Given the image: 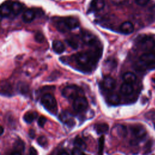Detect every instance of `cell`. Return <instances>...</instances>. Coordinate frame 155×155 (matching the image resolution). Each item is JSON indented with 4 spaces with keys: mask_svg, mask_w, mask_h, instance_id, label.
<instances>
[{
    "mask_svg": "<svg viewBox=\"0 0 155 155\" xmlns=\"http://www.w3.org/2000/svg\"><path fill=\"white\" fill-rule=\"evenodd\" d=\"M67 44L73 49H77L79 47V42L77 38L72 36L66 40Z\"/></svg>",
    "mask_w": 155,
    "mask_h": 155,
    "instance_id": "obj_25",
    "label": "cell"
},
{
    "mask_svg": "<svg viewBox=\"0 0 155 155\" xmlns=\"http://www.w3.org/2000/svg\"><path fill=\"white\" fill-rule=\"evenodd\" d=\"M104 147V136H102L99 140L98 144V155H102L103 150Z\"/></svg>",
    "mask_w": 155,
    "mask_h": 155,
    "instance_id": "obj_27",
    "label": "cell"
},
{
    "mask_svg": "<svg viewBox=\"0 0 155 155\" xmlns=\"http://www.w3.org/2000/svg\"><path fill=\"white\" fill-rule=\"evenodd\" d=\"M140 48L143 50L148 51H155V40L151 36H144L139 42Z\"/></svg>",
    "mask_w": 155,
    "mask_h": 155,
    "instance_id": "obj_7",
    "label": "cell"
},
{
    "mask_svg": "<svg viewBox=\"0 0 155 155\" xmlns=\"http://www.w3.org/2000/svg\"><path fill=\"white\" fill-rule=\"evenodd\" d=\"M1 16L2 18H7V17H10L11 15H12L11 5H10V1L5 2L1 5Z\"/></svg>",
    "mask_w": 155,
    "mask_h": 155,
    "instance_id": "obj_12",
    "label": "cell"
},
{
    "mask_svg": "<svg viewBox=\"0 0 155 155\" xmlns=\"http://www.w3.org/2000/svg\"><path fill=\"white\" fill-rule=\"evenodd\" d=\"M145 117L147 119L149 120H154L155 119V111H150L147 112L145 114Z\"/></svg>",
    "mask_w": 155,
    "mask_h": 155,
    "instance_id": "obj_29",
    "label": "cell"
},
{
    "mask_svg": "<svg viewBox=\"0 0 155 155\" xmlns=\"http://www.w3.org/2000/svg\"><path fill=\"white\" fill-rule=\"evenodd\" d=\"M74 145L76 146V147L79 148L81 149L82 150H85V148L87 147V145H86L85 142L84 141V140L79 137H77L74 139Z\"/></svg>",
    "mask_w": 155,
    "mask_h": 155,
    "instance_id": "obj_24",
    "label": "cell"
},
{
    "mask_svg": "<svg viewBox=\"0 0 155 155\" xmlns=\"http://www.w3.org/2000/svg\"><path fill=\"white\" fill-rule=\"evenodd\" d=\"M151 146V142H147V143L146 145L145 146V148H144L145 153H148V152H149Z\"/></svg>",
    "mask_w": 155,
    "mask_h": 155,
    "instance_id": "obj_36",
    "label": "cell"
},
{
    "mask_svg": "<svg viewBox=\"0 0 155 155\" xmlns=\"http://www.w3.org/2000/svg\"><path fill=\"white\" fill-rule=\"evenodd\" d=\"M37 142H38V144L40 145L42 147H45L48 144L47 140L46 137L44 136H39L37 139Z\"/></svg>",
    "mask_w": 155,
    "mask_h": 155,
    "instance_id": "obj_28",
    "label": "cell"
},
{
    "mask_svg": "<svg viewBox=\"0 0 155 155\" xmlns=\"http://www.w3.org/2000/svg\"><path fill=\"white\" fill-rule=\"evenodd\" d=\"M19 89L20 90V91L22 93H25L28 91V85L25 84L24 83H20V85H19Z\"/></svg>",
    "mask_w": 155,
    "mask_h": 155,
    "instance_id": "obj_30",
    "label": "cell"
},
{
    "mask_svg": "<svg viewBox=\"0 0 155 155\" xmlns=\"http://www.w3.org/2000/svg\"><path fill=\"white\" fill-rule=\"evenodd\" d=\"M105 6L104 0H93L90 7L91 9L95 12H99L104 8Z\"/></svg>",
    "mask_w": 155,
    "mask_h": 155,
    "instance_id": "obj_14",
    "label": "cell"
},
{
    "mask_svg": "<svg viewBox=\"0 0 155 155\" xmlns=\"http://www.w3.org/2000/svg\"><path fill=\"white\" fill-rule=\"evenodd\" d=\"M132 134L136 140H142L147 134L145 127L140 124H134L130 127Z\"/></svg>",
    "mask_w": 155,
    "mask_h": 155,
    "instance_id": "obj_8",
    "label": "cell"
},
{
    "mask_svg": "<svg viewBox=\"0 0 155 155\" xmlns=\"http://www.w3.org/2000/svg\"><path fill=\"white\" fill-rule=\"evenodd\" d=\"M120 92L125 95H130L133 91V87L131 84L128 82H124L120 87Z\"/></svg>",
    "mask_w": 155,
    "mask_h": 155,
    "instance_id": "obj_19",
    "label": "cell"
},
{
    "mask_svg": "<svg viewBox=\"0 0 155 155\" xmlns=\"http://www.w3.org/2000/svg\"><path fill=\"white\" fill-rule=\"evenodd\" d=\"M46 121H47V119H46L45 117H44L43 116H40L38 119V125L41 127H43L44 126Z\"/></svg>",
    "mask_w": 155,
    "mask_h": 155,
    "instance_id": "obj_32",
    "label": "cell"
},
{
    "mask_svg": "<svg viewBox=\"0 0 155 155\" xmlns=\"http://www.w3.org/2000/svg\"><path fill=\"white\" fill-rule=\"evenodd\" d=\"M10 155H22V154H21V153H20L19 151H15L12 152Z\"/></svg>",
    "mask_w": 155,
    "mask_h": 155,
    "instance_id": "obj_39",
    "label": "cell"
},
{
    "mask_svg": "<svg viewBox=\"0 0 155 155\" xmlns=\"http://www.w3.org/2000/svg\"><path fill=\"white\" fill-rule=\"evenodd\" d=\"M81 39L84 44L91 46L93 48L99 47V43L96 37L88 31H84L82 32Z\"/></svg>",
    "mask_w": 155,
    "mask_h": 155,
    "instance_id": "obj_5",
    "label": "cell"
},
{
    "mask_svg": "<svg viewBox=\"0 0 155 155\" xmlns=\"http://www.w3.org/2000/svg\"><path fill=\"white\" fill-rule=\"evenodd\" d=\"M113 133H116V134L119 137H124L127 134V128L123 125H117L113 128Z\"/></svg>",
    "mask_w": 155,
    "mask_h": 155,
    "instance_id": "obj_16",
    "label": "cell"
},
{
    "mask_svg": "<svg viewBox=\"0 0 155 155\" xmlns=\"http://www.w3.org/2000/svg\"><path fill=\"white\" fill-rule=\"evenodd\" d=\"M73 107L77 112H82L88 107V101L84 96H78L74 99Z\"/></svg>",
    "mask_w": 155,
    "mask_h": 155,
    "instance_id": "obj_9",
    "label": "cell"
},
{
    "mask_svg": "<svg viewBox=\"0 0 155 155\" xmlns=\"http://www.w3.org/2000/svg\"><path fill=\"white\" fill-rule=\"evenodd\" d=\"M101 55V48H94L93 50L79 52L73 56L76 64L84 70H90L97 62Z\"/></svg>",
    "mask_w": 155,
    "mask_h": 155,
    "instance_id": "obj_1",
    "label": "cell"
},
{
    "mask_svg": "<svg viewBox=\"0 0 155 155\" xmlns=\"http://www.w3.org/2000/svg\"><path fill=\"white\" fill-rule=\"evenodd\" d=\"M72 155H85L82 150L79 148L75 147L72 150Z\"/></svg>",
    "mask_w": 155,
    "mask_h": 155,
    "instance_id": "obj_33",
    "label": "cell"
},
{
    "mask_svg": "<svg viewBox=\"0 0 155 155\" xmlns=\"http://www.w3.org/2000/svg\"><path fill=\"white\" fill-rule=\"evenodd\" d=\"M85 155H87V154H85Z\"/></svg>",
    "mask_w": 155,
    "mask_h": 155,
    "instance_id": "obj_43",
    "label": "cell"
},
{
    "mask_svg": "<svg viewBox=\"0 0 155 155\" xmlns=\"http://www.w3.org/2000/svg\"><path fill=\"white\" fill-rule=\"evenodd\" d=\"M96 131L98 134H103L106 133L108 131L109 127L108 125L106 123H101L96 124L94 127Z\"/></svg>",
    "mask_w": 155,
    "mask_h": 155,
    "instance_id": "obj_20",
    "label": "cell"
},
{
    "mask_svg": "<svg viewBox=\"0 0 155 155\" xmlns=\"http://www.w3.org/2000/svg\"><path fill=\"white\" fill-rule=\"evenodd\" d=\"M153 82H155V78H153Z\"/></svg>",
    "mask_w": 155,
    "mask_h": 155,
    "instance_id": "obj_41",
    "label": "cell"
},
{
    "mask_svg": "<svg viewBox=\"0 0 155 155\" xmlns=\"http://www.w3.org/2000/svg\"><path fill=\"white\" fill-rule=\"evenodd\" d=\"M41 103L44 108L53 114L57 113L58 105L57 102L54 97L50 93H46L41 97Z\"/></svg>",
    "mask_w": 155,
    "mask_h": 155,
    "instance_id": "obj_3",
    "label": "cell"
},
{
    "mask_svg": "<svg viewBox=\"0 0 155 155\" xmlns=\"http://www.w3.org/2000/svg\"><path fill=\"white\" fill-rule=\"evenodd\" d=\"M139 62L148 69L155 68V51L142 54L139 58Z\"/></svg>",
    "mask_w": 155,
    "mask_h": 155,
    "instance_id": "obj_4",
    "label": "cell"
},
{
    "mask_svg": "<svg viewBox=\"0 0 155 155\" xmlns=\"http://www.w3.org/2000/svg\"><path fill=\"white\" fill-rule=\"evenodd\" d=\"M82 93V90L76 85H69L65 87L62 91V95L68 99L76 98Z\"/></svg>",
    "mask_w": 155,
    "mask_h": 155,
    "instance_id": "obj_6",
    "label": "cell"
},
{
    "mask_svg": "<svg viewBox=\"0 0 155 155\" xmlns=\"http://www.w3.org/2000/svg\"><path fill=\"white\" fill-rule=\"evenodd\" d=\"M29 155H38V152L36 151V150L31 147L30 148V150H29Z\"/></svg>",
    "mask_w": 155,
    "mask_h": 155,
    "instance_id": "obj_35",
    "label": "cell"
},
{
    "mask_svg": "<svg viewBox=\"0 0 155 155\" xmlns=\"http://www.w3.org/2000/svg\"><path fill=\"white\" fill-rule=\"evenodd\" d=\"M150 0H135L136 3L140 6H143L149 2Z\"/></svg>",
    "mask_w": 155,
    "mask_h": 155,
    "instance_id": "obj_34",
    "label": "cell"
},
{
    "mask_svg": "<svg viewBox=\"0 0 155 155\" xmlns=\"http://www.w3.org/2000/svg\"><path fill=\"white\" fill-rule=\"evenodd\" d=\"M10 5L12 15L17 16L21 13L22 8V6L19 2L10 1Z\"/></svg>",
    "mask_w": 155,
    "mask_h": 155,
    "instance_id": "obj_18",
    "label": "cell"
},
{
    "mask_svg": "<svg viewBox=\"0 0 155 155\" xmlns=\"http://www.w3.org/2000/svg\"><path fill=\"white\" fill-rule=\"evenodd\" d=\"M123 79L125 82L132 84L136 81V76L132 72H126L123 75Z\"/></svg>",
    "mask_w": 155,
    "mask_h": 155,
    "instance_id": "obj_21",
    "label": "cell"
},
{
    "mask_svg": "<svg viewBox=\"0 0 155 155\" xmlns=\"http://www.w3.org/2000/svg\"><path fill=\"white\" fill-rule=\"evenodd\" d=\"M59 118L62 122L66 124L70 127H73L75 124L73 116L68 112H67V111L61 112L59 116Z\"/></svg>",
    "mask_w": 155,
    "mask_h": 155,
    "instance_id": "obj_10",
    "label": "cell"
},
{
    "mask_svg": "<svg viewBox=\"0 0 155 155\" xmlns=\"http://www.w3.org/2000/svg\"><path fill=\"white\" fill-rule=\"evenodd\" d=\"M35 38L36 41H37L38 42H42L44 39L43 35L40 32H38L35 34Z\"/></svg>",
    "mask_w": 155,
    "mask_h": 155,
    "instance_id": "obj_31",
    "label": "cell"
},
{
    "mask_svg": "<svg viewBox=\"0 0 155 155\" xmlns=\"http://www.w3.org/2000/svg\"><path fill=\"white\" fill-rule=\"evenodd\" d=\"M35 18V13L31 9L26 10L22 15V19L25 22L29 23L34 20Z\"/></svg>",
    "mask_w": 155,
    "mask_h": 155,
    "instance_id": "obj_15",
    "label": "cell"
},
{
    "mask_svg": "<svg viewBox=\"0 0 155 155\" xmlns=\"http://www.w3.org/2000/svg\"><path fill=\"white\" fill-rule=\"evenodd\" d=\"M28 134L31 139H33L35 137V131L33 129H30L28 131Z\"/></svg>",
    "mask_w": 155,
    "mask_h": 155,
    "instance_id": "obj_37",
    "label": "cell"
},
{
    "mask_svg": "<svg viewBox=\"0 0 155 155\" xmlns=\"http://www.w3.org/2000/svg\"><path fill=\"white\" fill-rule=\"evenodd\" d=\"M52 47L53 51L58 54H61L65 50V46L64 44L58 40L53 41L52 43Z\"/></svg>",
    "mask_w": 155,
    "mask_h": 155,
    "instance_id": "obj_17",
    "label": "cell"
},
{
    "mask_svg": "<svg viewBox=\"0 0 155 155\" xmlns=\"http://www.w3.org/2000/svg\"><path fill=\"white\" fill-rule=\"evenodd\" d=\"M154 128H155V122L154 123Z\"/></svg>",
    "mask_w": 155,
    "mask_h": 155,
    "instance_id": "obj_42",
    "label": "cell"
},
{
    "mask_svg": "<svg viewBox=\"0 0 155 155\" xmlns=\"http://www.w3.org/2000/svg\"><path fill=\"white\" fill-rule=\"evenodd\" d=\"M107 101L111 105H117L120 102V99L118 94L113 93L108 96Z\"/></svg>",
    "mask_w": 155,
    "mask_h": 155,
    "instance_id": "obj_23",
    "label": "cell"
},
{
    "mask_svg": "<svg viewBox=\"0 0 155 155\" xmlns=\"http://www.w3.org/2000/svg\"><path fill=\"white\" fill-rule=\"evenodd\" d=\"M1 134H3V131H4V128H3V127H1Z\"/></svg>",
    "mask_w": 155,
    "mask_h": 155,
    "instance_id": "obj_40",
    "label": "cell"
},
{
    "mask_svg": "<svg viewBox=\"0 0 155 155\" xmlns=\"http://www.w3.org/2000/svg\"><path fill=\"white\" fill-rule=\"evenodd\" d=\"M38 116L36 112L28 111L24 115V119L27 123H31Z\"/></svg>",
    "mask_w": 155,
    "mask_h": 155,
    "instance_id": "obj_22",
    "label": "cell"
},
{
    "mask_svg": "<svg viewBox=\"0 0 155 155\" xmlns=\"http://www.w3.org/2000/svg\"><path fill=\"white\" fill-rule=\"evenodd\" d=\"M102 86L107 90H112L116 86V81L112 77L107 76L104 79Z\"/></svg>",
    "mask_w": 155,
    "mask_h": 155,
    "instance_id": "obj_13",
    "label": "cell"
},
{
    "mask_svg": "<svg viewBox=\"0 0 155 155\" xmlns=\"http://www.w3.org/2000/svg\"><path fill=\"white\" fill-rule=\"evenodd\" d=\"M58 155H69V154H68V153H67V151H60V152L59 153V154H58Z\"/></svg>",
    "mask_w": 155,
    "mask_h": 155,
    "instance_id": "obj_38",
    "label": "cell"
},
{
    "mask_svg": "<svg viewBox=\"0 0 155 155\" xmlns=\"http://www.w3.org/2000/svg\"><path fill=\"white\" fill-rule=\"evenodd\" d=\"M55 24L57 29L61 32H65L68 30L74 29L79 25L78 19L71 16L59 18Z\"/></svg>",
    "mask_w": 155,
    "mask_h": 155,
    "instance_id": "obj_2",
    "label": "cell"
},
{
    "mask_svg": "<svg viewBox=\"0 0 155 155\" xmlns=\"http://www.w3.org/2000/svg\"><path fill=\"white\" fill-rule=\"evenodd\" d=\"M119 29L122 33L125 35H129L133 32L134 25L131 22L125 21L121 24Z\"/></svg>",
    "mask_w": 155,
    "mask_h": 155,
    "instance_id": "obj_11",
    "label": "cell"
},
{
    "mask_svg": "<svg viewBox=\"0 0 155 155\" xmlns=\"http://www.w3.org/2000/svg\"><path fill=\"white\" fill-rule=\"evenodd\" d=\"M12 93V88L10 86V84H9L8 82H4V84L3 82L1 83V93H4L5 94H10Z\"/></svg>",
    "mask_w": 155,
    "mask_h": 155,
    "instance_id": "obj_26",
    "label": "cell"
}]
</instances>
